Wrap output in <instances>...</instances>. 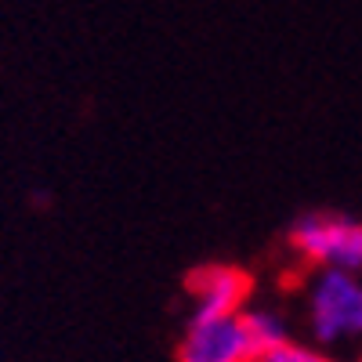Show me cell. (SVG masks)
Returning <instances> with one entry per match:
<instances>
[{"label":"cell","instance_id":"cell-1","mask_svg":"<svg viewBox=\"0 0 362 362\" xmlns=\"http://www.w3.org/2000/svg\"><path fill=\"white\" fill-rule=\"evenodd\" d=\"M305 334L334 358L362 362V272L312 268L305 286Z\"/></svg>","mask_w":362,"mask_h":362},{"label":"cell","instance_id":"cell-2","mask_svg":"<svg viewBox=\"0 0 362 362\" xmlns=\"http://www.w3.org/2000/svg\"><path fill=\"white\" fill-rule=\"evenodd\" d=\"M290 250L308 268L362 272V221L334 210H308L286 232Z\"/></svg>","mask_w":362,"mask_h":362},{"label":"cell","instance_id":"cell-3","mask_svg":"<svg viewBox=\"0 0 362 362\" xmlns=\"http://www.w3.org/2000/svg\"><path fill=\"white\" fill-rule=\"evenodd\" d=\"M177 362H254L257 344L243 322V312L185 319L177 337Z\"/></svg>","mask_w":362,"mask_h":362},{"label":"cell","instance_id":"cell-4","mask_svg":"<svg viewBox=\"0 0 362 362\" xmlns=\"http://www.w3.org/2000/svg\"><path fill=\"white\" fill-rule=\"evenodd\" d=\"M250 290H254V283L243 268L203 264L189 276V312H185V319L243 312V305H250Z\"/></svg>","mask_w":362,"mask_h":362},{"label":"cell","instance_id":"cell-5","mask_svg":"<svg viewBox=\"0 0 362 362\" xmlns=\"http://www.w3.org/2000/svg\"><path fill=\"white\" fill-rule=\"evenodd\" d=\"M243 322L250 329V337L257 344V351H268L276 344H286L293 337V322L283 308L272 305H243Z\"/></svg>","mask_w":362,"mask_h":362},{"label":"cell","instance_id":"cell-6","mask_svg":"<svg viewBox=\"0 0 362 362\" xmlns=\"http://www.w3.org/2000/svg\"><path fill=\"white\" fill-rule=\"evenodd\" d=\"M254 362H341V358H334L329 351L315 348L312 341L290 337L286 344H276V348H268V351H257Z\"/></svg>","mask_w":362,"mask_h":362}]
</instances>
